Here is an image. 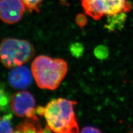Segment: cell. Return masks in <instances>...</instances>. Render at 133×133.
Listing matches in <instances>:
<instances>
[{"label":"cell","instance_id":"cell-7","mask_svg":"<svg viewBox=\"0 0 133 133\" xmlns=\"http://www.w3.org/2000/svg\"><path fill=\"white\" fill-rule=\"evenodd\" d=\"M11 69L8 75V82L12 88L24 89L32 84L33 74L26 66L22 65Z\"/></svg>","mask_w":133,"mask_h":133},{"label":"cell","instance_id":"cell-9","mask_svg":"<svg viewBox=\"0 0 133 133\" xmlns=\"http://www.w3.org/2000/svg\"><path fill=\"white\" fill-rule=\"evenodd\" d=\"M108 20L105 27L110 31H114L123 27V23L126 19L125 12L108 16Z\"/></svg>","mask_w":133,"mask_h":133},{"label":"cell","instance_id":"cell-12","mask_svg":"<svg viewBox=\"0 0 133 133\" xmlns=\"http://www.w3.org/2000/svg\"><path fill=\"white\" fill-rule=\"evenodd\" d=\"M70 51L72 55L76 58H79L82 56L84 51L83 45L78 42L74 43L70 45Z\"/></svg>","mask_w":133,"mask_h":133},{"label":"cell","instance_id":"cell-4","mask_svg":"<svg viewBox=\"0 0 133 133\" xmlns=\"http://www.w3.org/2000/svg\"><path fill=\"white\" fill-rule=\"evenodd\" d=\"M85 14L95 20L129 11L131 5L127 0H81Z\"/></svg>","mask_w":133,"mask_h":133},{"label":"cell","instance_id":"cell-15","mask_svg":"<svg viewBox=\"0 0 133 133\" xmlns=\"http://www.w3.org/2000/svg\"><path fill=\"white\" fill-rule=\"evenodd\" d=\"M88 22V20L84 14H79L77 15L76 17V22L78 26L82 28L85 26Z\"/></svg>","mask_w":133,"mask_h":133},{"label":"cell","instance_id":"cell-17","mask_svg":"<svg viewBox=\"0 0 133 133\" xmlns=\"http://www.w3.org/2000/svg\"><path fill=\"white\" fill-rule=\"evenodd\" d=\"M61 1H62V2H63L65 1V0H61Z\"/></svg>","mask_w":133,"mask_h":133},{"label":"cell","instance_id":"cell-1","mask_svg":"<svg viewBox=\"0 0 133 133\" xmlns=\"http://www.w3.org/2000/svg\"><path fill=\"white\" fill-rule=\"evenodd\" d=\"M77 102L63 98L55 99L45 107L36 108V113L43 116L52 131L58 133L78 132V124L74 106Z\"/></svg>","mask_w":133,"mask_h":133},{"label":"cell","instance_id":"cell-11","mask_svg":"<svg viewBox=\"0 0 133 133\" xmlns=\"http://www.w3.org/2000/svg\"><path fill=\"white\" fill-rule=\"evenodd\" d=\"M27 10L32 13L36 12H39V6L44 0H22Z\"/></svg>","mask_w":133,"mask_h":133},{"label":"cell","instance_id":"cell-8","mask_svg":"<svg viewBox=\"0 0 133 133\" xmlns=\"http://www.w3.org/2000/svg\"><path fill=\"white\" fill-rule=\"evenodd\" d=\"M14 132H43V129L36 114L19 124L15 128Z\"/></svg>","mask_w":133,"mask_h":133},{"label":"cell","instance_id":"cell-16","mask_svg":"<svg viewBox=\"0 0 133 133\" xmlns=\"http://www.w3.org/2000/svg\"><path fill=\"white\" fill-rule=\"evenodd\" d=\"M82 132H101L102 131L99 129L93 127H85L82 129L81 130Z\"/></svg>","mask_w":133,"mask_h":133},{"label":"cell","instance_id":"cell-13","mask_svg":"<svg viewBox=\"0 0 133 133\" xmlns=\"http://www.w3.org/2000/svg\"><path fill=\"white\" fill-rule=\"evenodd\" d=\"M94 53L98 59H104L109 55V51L105 45H100L95 48Z\"/></svg>","mask_w":133,"mask_h":133},{"label":"cell","instance_id":"cell-14","mask_svg":"<svg viewBox=\"0 0 133 133\" xmlns=\"http://www.w3.org/2000/svg\"><path fill=\"white\" fill-rule=\"evenodd\" d=\"M9 102L10 99L5 90L0 87V111L5 109Z\"/></svg>","mask_w":133,"mask_h":133},{"label":"cell","instance_id":"cell-18","mask_svg":"<svg viewBox=\"0 0 133 133\" xmlns=\"http://www.w3.org/2000/svg\"><path fill=\"white\" fill-rule=\"evenodd\" d=\"M130 132H133V130H132V131H130Z\"/></svg>","mask_w":133,"mask_h":133},{"label":"cell","instance_id":"cell-2","mask_svg":"<svg viewBox=\"0 0 133 133\" xmlns=\"http://www.w3.org/2000/svg\"><path fill=\"white\" fill-rule=\"evenodd\" d=\"M31 71L39 88L53 90L59 86L65 77L68 64L60 58L39 56L32 62Z\"/></svg>","mask_w":133,"mask_h":133},{"label":"cell","instance_id":"cell-10","mask_svg":"<svg viewBox=\"0 0 133 133\" xmlns=\"http://www.w3.org/2000/svg\"><path fill=\"white\" fill-rule=\"evenodd\" d=\"M12 115L8 114L0 117V132H13L14 128L12 127L11 120Z\"/></svg>","mask_w":133,"mask_h":133},{"label":"cell","instance_id":"cell-6","mask_svg":"<svg viewBox=\"0 0 133 133\" xmlns=\"http://www.w3.org/2000/svg\"><path fill=\"white\" fill-rule=\"evenodd\" d=\"M26 8L22 0H0V18L5 23L15 24L21 19Z\"/></svg>","mask_w":133,"mask_h":133},{"label":"cell","instance_id":"cell-3","mask_svg":"<svg viewBox=\"0 0 133 133\" xmlns=\"http://www.w3.org/2000/svg\"><path fill=\"white\" fill-rule=\"evenodd\" d=\"M35 53L33 45L27 40L7 38L0 43V61L8 69L26 63Z\"/></svg>","mask_w":133,"mask_h":133},{"label":"cell","instance_id":"cell-5","mask_svg":"<svg viewBox=\"0 0 133 133\" xmlns=\"http://www.w3.org/2000/svg\"><path fill=\"white\" fill-rule=\"evenodd\" d=\"M10 104L14 113L19 117H31L36 114V101L28 91H20L12 95Z\"/></svg>","mask_w":133,"mask_h":133}]
</instances>
